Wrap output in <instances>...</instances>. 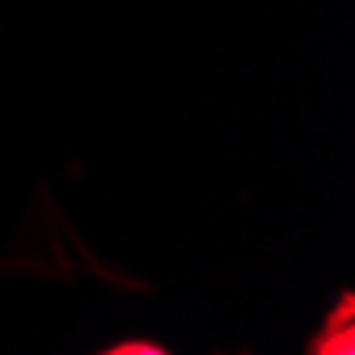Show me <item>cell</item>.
<instances>
[{
    "label": "cell",
    "instance_id": "obj_2",
    "mask_svg": "<svg viewBox=\"0 0 355 355\" xmlns=\"http://www.w3.org/2000/svg\"><path fill=\"white\" fill-rule=\"evenodd\" d=\"M102 355H165V351L153 347V343H119V347H110V351H102Z\"/></svg>",
    "mask_w": 355,
    "mask_h": 355
},
{
    "label": "cell",
    "instance_id": "obj_1",
    "mask_svg": "<svg viewBox=\"0 0 355 355\" xmlns=\"http://www.w3.org/2000/svg\"><path fill=\"white\" fill-rule=\"evenodd\" d=\"M318 355H355V330H351V296H343L338 313L326 322V334L318 343Z\"/></svg>",
    "mask_w": 355,
    "mask_h": 355
}]
</instances>
